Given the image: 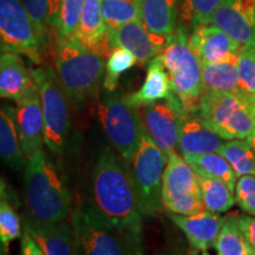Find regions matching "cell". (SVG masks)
<instances>
[{
	"instance_id": "obj_37",
	"label": "cell",
	"mask_w": 255,
	"mask_h": 255,
	"mask_svg": "<svg viewBox=\"0 0 255 255\" xmlns=\"http://www.w3.org/2000/svg\"><path fill=\"white\" fill-rule=\"evenodd\" d=\"M235 200L242 210L255 216V176L245 175L239 178L235 187Z\"/></svg>"
},
{
	"instance_id": "obj_5",
	"label": "cell",
	"mask_w": 255,
	"mask_h": 255,
	"mask_svg": "<svg viewBox=\"0 0 255 255\" xmlns=\"http://www.w3.org/2000/svg\"><path fill=\"white\" fill-rule=\"evenodd\" d=\"M197 114L226 141L248 138L255 130V114L245 91L203 92Z\"/></svg>"
},
{
	"instance_id": "obj_35",
	"label": "cell",
	"mask_w": 255,
	"mask_h": 255,
	"mask_svg": "<svg viewBox=\"0 0 255 255\" xmlns=\"http://www.w3.org/2000/svg\"><path fill=\"white\" fill-rule=\"evenodd\" d=\"M21 237L20 219L14 207L5 195L4 183H1V200H0V244L8 248L9 244Z\"/></svg>"
},
{
	"instance_id": "obj_36",
	"label": "cell",
	"mask_w": 255,
	"mask_h": 255,
	"mask_svg": "<svg viewBox=\"0 0 255 255\" xmlns=\"http://www.w3.org/2000/svg\"><path fill=\"white\" fill-rule=\"evenodd\" d=\"M240 89L247 94H255V44L244 46L238 60Z\"/></svg>"
},
{
	"instance_id": "obj_24",
	"label": "cell",
	"mask_w": 255,
	"mask_h": 255,
	"mask_svg": "<svg viewBox=\"0 0 255 255\" xmlns=\"http://www.w3.org/2000/svg\"><path fill=\"white\" fill-rule=\"evenodd\" d=\"M173 94L167 70L159 57H156L148 64V71L141 89L131 95H128V98L137 107H143L146 104L169 100Z\"/></svg>"
},
{
	"instance_id": "obj_25",
	"label": "cell",
	"mask_w": 255,
	"mask_h": 255,
	"mask_svg": "<svg viewBox=\"0 0 255 255\" xmlns=\"http://www.w3.org/2000/svg\"><path fill=\"white\" fill-rule=\"evenodd\" d=\"M239 55L233 56L223 62L202 64L203 92L242 91L240 89V83H239Z\"/></svg>"
},
{
	"instance_id": "obj_45",
	"label": "cell",
	"mask_w": 255,
	"mask_h": 255,
	"mask_svg": "<svg viewBox=\"0 0 255 255\" xmlns=\"http://www.w3.org/2000/svg\"><path fill=\"white\" fill-rule=\"evenodd\" d=\"M247 255H255V251L253 250V248H252V250H251L250 252H248Z\"/></svg>"
},
{
	"instance_id": "obj_2",
	"label": "cell",
	"mask_w": 255,
	"mask_h": 255,
	"mask_svg": "<svg viewBox=\"0 0 255 255\" xmlns=\"http://www.w3.org/2000/svg\"><path fill=\"white\" fill-rule=\"evenodd\" d=\"M24 182L27 220L57 223L69 218L71 195L68 184L58 165L43 149L27 158Z\"/></svg>"
},
{
	"instance_id": "obj_29",
	"label": "cell",
	"mask_w": 255,
	"mask_h": 255,
	"mask_svg": "<svg viewBox=\"0 0 255 255\" xmlns=\"http://www.w3.org/2000/svg\"><path fill=\"white\" fill-rule=\"evenodd\" d=\"M199 176V182L202 194L203 206L206 210L213 213H225L237 203L229 186L219 178Z\"/></svg>"
},
{
	"instance_id": "obj_13",
	"label": "cell",
	"mask_w": 255,
	"mask_h": 255,
	"mask_svg": "<svg viewBox=\"0 0 255 255\" xmlns=\"http://www.w3.org/2000/svg\"><path fill=\"white\" fill-rule=\"evenodd\" d=\"M15 123L24 155L28 158L41 150L45 144V123L36 82L17 103Z\"/></svg>"
},
{
	"instance_id": "obj_28",
	"label": "cell",
	"mask_w": 255,
	"mask_h": 255,
	"mask_svg": "<svg viewBox=\"0 0 255 255\" xmlns=\"http://www.w3.org/2000/svg\"><path fill=\"white\" fill-rule=\"evenodd\" d=\"M235 213L225 216V221L215 241V250L220 255H247L252 250L240 228Z\"/></svg>"
},
{
	"instance_id": "obj_33",
	"label": "cell",
	"mask_w": 255,
	"mask_h": 255,
	"mask_svg": "<svg viewBox=\"0 0 255 255\" xmlns=\"http://www.w3.org/2000/svg\"><path fill=\"white\" fill-rule=\"evenodd\" d=\"M222 0H183L180 25L189 30L199 25L210 24V19Z\"/></svg>"
},
{
	"instance_id": "obj_4",
	"label": "cell",
	"mask_w": 255,
	"mask_h": 255,
	"mask_svg": "<svg viewBox=\"0 0 255 255\" xmlns=\"http://www.w3.org/2000/svg\"><path fill=\"white\" fill-rule=\"evenodd\" d=\"M188 36L189 30L178 24L158 57L167 70L174 95L188 114H195L203 94L202 62L191 49Z\"/></svg>"
},
{
	"instance_id": "obj_41",
	"label": "cell",
	"mask_w": 255,
	"mask_h": 255,
	"mask_svg": "<svg viewBox=\"0 0 255 255\" xmlns=\"http://www.w3.org/2000/svg\"><path fill=\"white\" fill-rule=\"evenodd\" d=\"M246 94H247V92H246ZM247 97H248V101H250L252 109H253L254 114H255V94H247Z\"/></svg>"
},
{
	"instance_id": "obj_31",
	"label": "cell",
	"mask_w": 255,
	"mask_h": 255,
	"mask_svg": "<svg viewBox=\"0 0 255 255\" xmlns=\"http://www.w3.org/2000/svg\"><path fill=\"white\" fill-rule=\"evenodd\" d=\"M102 14L109 30L141 19L138 0H101Z\"/></svg>"
},
{
	"instance_id": "obj_34",
	"label": "cell",
	"mask_w": 255,
	"mask_h": 255,
	"mask_svg": "<svg viewBox=\"0 0 255 255\" xmlns=\"http://www.w3.org/2000/svg\"><path fill=\"white\" fill-rule=\"evenodd\" d=\"M136 58L130 51L122 47H116L111 51L105 64V78L103 88L108 92H114L119 85V79L122 73L135 65Z\"/></svg>"
},
{
	"instance_id": "obj_17",
	"label": "cell",
	"mask_w": 255,
	"mask_h": 255,
	"mask_svg": "<svg viewBox=\"0 0 255 255\" xmlns=\"http://www.w3.org/2000/svg\"><path fill=\"white\" fill-rule=\"evenodd\" d=\"M223 144L225 138L210 129L197 113L188 114L181 122L177 149L183 157L219 152Z\"/></svg>"
},
{
	"instance_id": "obj_1",
	"label": "cell",
	"mask_w": 255,
	"mask_h": 255,
	"mask_svg": "<svg viewBox=\"0 0 255 255\" xmlns=\"http://www.w3.org/2000/svg\"><path fill=\"white\" fill-rule=\"evenodd\" d=\"M90 205L128 238L142 237L143 213L130 165L110 146L101 149L92 169Z\"/></svg>"
},
{
	"instance_id": "obj_39",
	"label": "cell",
	"mask_w": 255,
	"mask_h": 255,
	"mask_svg": "<svg viewBox=\"0 0 255 255\" xmlns=\"http://www.w3.org/2000/svg\"><path fill=\"white\" fill-rule=\"evenodd\" d=\"M240 228L251 247L255 251V218L248 215H241L239 218Z\"/></svg>"
},
{
	"instance_id": "obj_18",
	"label": "cell",
	"mask_w": 255,
	"mask_h": 255,
	"mask_svg": "<svg viewBox=\"0 0 255 255\" xmlns=\"http://www.w3.org/2000/svg\"><path fill=\"white\" fill-rule=\"evenodd\" d=\"M168 215L184 233L190 246L202 252L214 246L225 221V216L209 210H202L194 215H180L168 212Z\"/></svg>"
},
{
	"instance_id": "obj_20",
	"label": "cell",
	"mask_w": 255,
	"mask_h": 255,
	"mask_svg": "<svg viewBox=\"0 0 255 255\" xmlns=\"http://www.w3.org/2000/svg\"><path fill=\"white\" fill-rule=\"evenodd\" d=\"M34 83L33 72L28 70L19 53L1 51L0 57V96L18 103Z\"/></svg>"
},
{
	"instance_id": "obj_44",
	"label": "cell",
	"mask_w": 255,
	"mask_h": 255,
	"mask_svg": "<svg viewBox=\"0 0 255 255\" xmlns=\"http://www.w3.org/2000/svg\"><path fill=\"white\" fill-rule=\"evenodd\" d=\"M161 255H163V254H161ZM187 255H196V250L194 251V248H193V250H191V251H188Z\"/></svg>"
},
{
	"instance_id": "obj_7",
	"label": "cell",
	"mask_w": 255,
	"mask_h": 255,
	"mask_svg": "<svg viewBox=\"0 0 255 255\" xmlns=\"http://www.w3.org/2000/svg\"><path fill=\"white\" fill-rule=\"evenodd\" d=\"M39 91L44 123H45V145L55 155H62L68 145L71 115L66 91L60 83L56 69L41 65L32 70Z\"/></svg>"
},
{
	"instance_id": "obj_42",
	"label": "cell",
	"mask_w": 255,
	"mask_h": 255,
	"mask_svg": "<svg viewBox=\"0 0 255 255\" xmlns=\"http://www.w3.org/2000/svg\"><path fill=\"white\" fill-rule=\"evenodd\" d=\"M247 139H248V142L251 143V145L253 146V149H254V151H255V130L251 133L250 137H248Z\"/></svg>"
},
{
	"instance_id": "obj_26",
	"label": "cell",
	"mask_w": 255,
	"mask_h": 255,
	"mask_svg": "<svg viewBox=\"0 0 255 255\" xmlns=\"http://www.w3.org/2000/svg\"><path fill=\"white\" fill-rule=\"evenodd\" d=\"M186 161L195 170L200 176L219 178L229 186L234 191L238 182V175L231 163L219 152H209V154L184 156Z\"/></svg>"
},
{
	"instance_id": "obj_14",
	"label": "cell",
	"mask_w": 255,
	"mask_h": 255,
	"mask_svg": "<svg viewBox=\"0 0 255 255\" xmlns=\"http://www.w3.org/2000/svg\"><path fill=\"white\" fill-rule=\"evenodd\" d=\"M167 41L168 37L148 30L141 19L108 32V43L111 49L122 47L130 51L141 66L161 55Z\"/></svg>"
},
{
	"instance_id": "obj_19",
	"label": "cell",
	"mask_w": 255,
	"mask_h": 255,
	"mask_svg": "<svg viewBox=\"0 0 255 255\" xmlns=\"http://www.w3.org/2000/svg\"><path fill=\"white\" fill-rule=\"evenodd\" d=\"M108 32L109 28L102 14L101 0H85L81 23L73 38L98 55L108 58L113 51L108 43Z\"/></svg>"
},
{
	"instance_id": "obj_40",
	"label": "cell",
	"mask_w": 255,
	"mask_h": 255,
	"mask_svg": "<svg viewBox=\"0 0 255 255\" xmlns=\"http://www.w3.org/2000/svg\"><path fill=\"white\" fill-rule=\"evenodd\" d=\"M127 255H144L142 245V237L129 238Z\"/></svg>"
},
{
	"instance_id": "obj_12",
	"label": "cell",
	"mask_w": 255,
	"mask_h": 255,
	"mask_svg": "<svg viewBox=\"0 0 255 255\" xmlns=\"http://www.w3.org/2000/svg\"><path fill=\"white\" fill-rule=\"evenodd\" d=\"M139 110L146 132L168 157L177 148L181 122L188 115L181 101L173 94L169 100L143 105Z\"/></svg>"
},
{
	"instance_id": "obj_6",
	"label": "cell",
	"mask_w": 255,
	"mask_h": 255,
	"mask_svg": "<svg viewBox=\"0 0 255 255\" xmlns=\"http://www.w3.org/2000/svg\"><path fill=\"white\" fill-rule=\"evenodd\" d=\"M97 115L113 149L130 164L145 130L139 107L128 96L108 92L98 102Z\"/></svg>"
},
{
	"instance_id": "obj_9",
	"label": "cell",
	"mask_w": 255,
	"mask_h": 255,
	"mask_svg": "<svg viewBox=\"0 0 255 255\" xmlns=\"http://www.w3.org/2000/svg\"><path fill=\"white\" fill-rule=\"evenodd\" d=\"M75 255H127L129 238L88 203L71 212Z\"/></svg>"
},
{
	"instance_id": "obj_10",
	"label": "cell",
	"mask_w": 255,
	"mask_h": 255,
	"mask_svg": "<svg viewBox=\"0 0 255 255\" xmlns=\"http://www.w3.org/2000/svg\"><path fill=\"white\" fill-rule=\"evenodd\" d=\"M0 40L1 51L24 55L37 65L43 64L49 49L21 0H0Z\"/></svg>"
},
{
	"instance_id": "obj_38",
	"label": "cell",
	"mask_w": 255,
	"mask_h": 255,
	"mask_svg": "<svg viewBox=\"0 0 255 255\" xmlns=\"http://www.w3.org/2000/svg\"><path fill=\"white\" fill-rule=\"evenodd\" d=\"M20 255H45L36 239L26 231H24V235H21Z\"/></svg>"
},
{
	"instance_id": "obj_30",
	"label": "cell",
	"mask_w": 255,
	"mask_h": 255,
	"mask_svg": "<svg viewBox=\"0 0 255 255\" xmlns=\"http://www.w3.org/2000/svg\"><path fill=\"white\" fill-rule=\"evenodd\" d=\"M219 154L231 163L238 177L245 175L255 176V151L247 138L225 142Z\"/></svg>"
},
{
	"instance_id": "obj_21",
	"label": "cell",
	"mask_w": 255,
	"mask_h": 255,
	"mask_svg": "<svg viewBox=\"0 0 255 255\" xmlns=\"http://www.w3.org/2000/svg\"><path fill=\"white\" fill-rule=\"evenodd\" d=\"M24 231L36 239L45 255H75L71 222L37 223L25 220Z\"/></svg>"
},
{
	"instance_id": "obj_15",
	"label": "cell",
	"mask_w": 255,
	"mask_h": 255,
	"mask_svg": "<svg viewBox=\"0 0 255 255\" xmlns=\"http://www.w3.org/2000/svg\"><path fill=\"white\" fill-rule=\"evenodd\" d=\"M210 24L226 32L242 47L255 44V2L253 0H222Z\"/></svg>"
},
{
	"instance_id": "obj_27",
	"label": "cell",
	"mask_w": 255,
	"mask_h": 255,
	"mask_svg": "<svg viewBox=\"0 0 255 255\" xmlns=\"http://www.w3.org/2000/svg\"><path fill=\"white\" fill-rule=\"evenodd\" d=\"M28 15L36 25L41 39L49 45L55 28L62 0H21Z\"/></svg>"
},
{
	"instance_id": "obj_3",
	"label": "cell",
	"mask_w": 255,
	"mask_h": 255,
	"mask_svg": "<svg viewBox=\"0 0 255 255\" xmlns=\"http://www.w3.org/2000/svg\"><path fill=\"white\" fill-rule=\"evenodd\" d=\"M55 69L64 90L77 105L95 100L104 84V57L73 37L56 40Z\"/></svg>"
},
{
	"instance_id": "obj_46",
	"label": "cell",
	"mask_w": 255,
	"mask_h": 255,
	"mask_svg": "<svg viewBox=\"0 0 255 255\" xmlns=\"http://www.w3.org/2000/svg\"><path fill=\"white\" fill-rule=\"evenodd\" d=\"M202 255H210L209 253H208V252H207V251H203V253H202ZM218 255H220V254H218Z\"/></svg>"
},
{
	"instance_id": "obj_8",
	"label": "cell",
	"mask_w": 255,
	"mask_h": 255,
	"mask_svg": "<svg viewBox=\"0 0 255 255\" xmlns=\"http://www.w3.org/2000/svg\"><path fill=\"white\" fill-rule=\"evenodd\" d=\"M167 162V156L144 130L129 164L143 216H156L164 208L162 186Z\"/></svg>"
},
{
	"instance_id": "obj_22",
	"label": "cell",
	"mask_w": 255,
	"mask_h": 255,
	"mask_svg": "<svg viewBox=\"0 0 255 255\" xmlns=\"http://www.w3.org/2000/svg\"><path fill=\"white\" fill-rule=\"evenodd\" d=\"M141 20L145 27L168 37L178 25V0H138Z\"/></svg>"
},
{
	"instance_id": "obj_16",
	"label": "cell",
	"mask_w": 255,
	"mask_h": 255,
	"mask_svg": "<svg viewBox=\"0 0 255 255\" xmlns=\"http://www.w3.org/2000/svg\"><path fill=\"white\" fill-rule=\"evenodd\" d=\"M189 44L202 64H214L241 52L242 46L213 24H203L191 28Z\"/></svg>"
},
{
	"instance_id": "obj_23",
	"label": "cell",
	"mask_w": 255,
	"mask_h": 255,
	"mask_svg": "<svg viewBox=\"0 0 255 255\" xmlns=\"http://www.w3.org/2000/svg\"><path fill=\"white\" fill-rule=\"evenodd\" d=\"M0 155L7 167L20 170L26 167L27 157L24 155L15 123V108L1 105L0 110Z\"/></svg>"
},
{
	"instance_id": "obj_32",
	"label": "cell",
	"mask_w": 255,
	"mask_h": 255,
	"mask_svg": "<svg viewBox=\"0 0 255 255\" xmlns=\"http://www.w3.org/2000/svg\"><path fill=\"white\" fill-rule=\"evenodd\" d=\"M85 0H62L55 28L56 40L75 36L81 23Z\"/></svg>"
},
{
	"instance_id": "obj_11",
	"label": "cell",
	"mask_w": 255,
	"mask_h": 255,
	"mask_svg": "<svg viewBox=\"0 0 255 255\" xmlns=\"http://www.w3.org/2000/svg\"><path fill=\"white\" fill-rule=\"evenodd\" d=\"M162 202L169 213L180 215H194L205 208L199 176L183 156L176 151L168 156L162 186Z\"/></svg>"
},
{
	"instance_id": "obj_47",
	"label": "cell",
	"mask_w": 255,
	"mask_h": 255,
	"mask_svg": "<svg viewBox=\"0 0 255 255\" xmlns=\"http://www.w3.org/2000/svg\"><path fill=\"white\" fill-rule=\"evenodd\" d=\"M253 1H254V2H255V0H253Z\"/></svg>"
},
{
	"instance_id": "obj_43",
	"label": "cell",
	"mask_w": 255,
	"mask_h": 255,
	"mask_svg": "<svg viewBox=\"0 0 255 255\" xmlns=\"http://www.w3.org/2000/svg\"><path fill=\"white\" fill-rule=\"evenodd\" d=\"M1 255H9L8 254V248L1 246Z\"/></svg>"
}]
</instances>
